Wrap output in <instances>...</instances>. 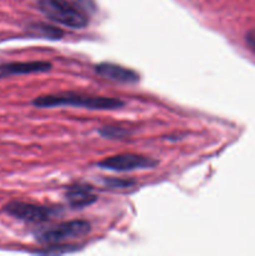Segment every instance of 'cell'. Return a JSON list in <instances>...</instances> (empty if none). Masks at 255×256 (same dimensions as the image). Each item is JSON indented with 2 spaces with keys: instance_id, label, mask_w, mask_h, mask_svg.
<instances>
[{
  "instance_id": "1",
  "label": "cell",
  "mask_w": 255,
  "mask_h": 256,
  "mask_svg": "<svg viewBox=\"0 0 255 256\" xmlns=\"http://www.w3.org/2000/svg\"><path fill=\"white\" fill-rule=\"evenodd\" d=\"M32 105L42 109L59 106L84 108L89 110H115L124 106V102L114 98L92 96V95L80 94V92H64L58 94H49L38 96L32 100Z\"/></svg>"
},
{
  "instance_id": "2",
  "label": "cell",
  "mask_w": 255,
  "mask_h": 256,
  "mask_svg": "<svg viewBox=\"0 0 255 256\" xmlns=\"http://www.w3.org/2000/svg\"><path fill=\"white\" fill-rule=\"evenodd\" d=\"M38 6L48 19L72 29H82L89 22L86 15L68 0H39Z\"/></svg>"
},
{
  "instance_id": "3",
  "label": "cell",
  "mask_w": 255,
  "mask_h": 256,
  "mask_svg": "<svg viewBox=\"0 0 255 256\" xmlns=\"http://www.w3.org/2000/svg\"><path fill=\"white\" fill-rule=\"evenodd\" d=\"M90 230V222L85 220H72L36 232V240L42 244H62L69 240L85 236L89 234Z\"/></svg>"
},
{
  "instance_id": "4",
  "label": "cell",
  "mask_w": 255,
  "mask_h": 256,
  "mask_svg": "<svg viewBox=\"0 0 255 256\" xmlns=\"http://www.w3.org/2000/svg\"><path fill=\"white\" fill-rule=\"evenodd\" d=\"M2 212L14 219L25 222H45L58 214V210L42 205L30 204L24 202H10L2 208Z\"/></svg>"
},
{
  "instance_id": "5",
  "label": "cell",
  "mask_w": 255,
  "mask_h": 256,
  "mask_svg": "<svg viewBox=\"0 0 255 256\" xmlns=\"http://www.w3.org/2000/svg\"><path fill=\"white\" fill-rule=\"evenodd\" d=\"M156 160L138 154H120L106 158L96 164L98 168L112 172H132V170L152 169L156 166Z\"/></svg>"
},
{
  "instance_id": "6",
  "label": "cell",
  "mask_w": 255,
  "mask_h": 256,
  "mask_svg": "<svg viewBox=\"0 0 255 256\" xmlns=\"http://www.w3.org/2000/svg\"><path fill=\"white\" fill-rule=\"evenodd\" d=\"M52 69V64L44 60H32V62H0V79L15 75H28L35 72H45Z\"/></svg>"
},
{
  "instance_id": "7",
  "label": "cell",
  "mask_w": 255,
  "mask_h": 256,
  "mask_svg": "<svg viewBox=\"0 0 255 256\" xmlns=\"http://www.w3.org/2000/svg\"><path fill=\"white\" fill-rule=\"evenodd\" d=\"M95 72L104 79L119 84H136L139 82V75L134 70L112 62H100L95 66Z\"/></svg>"
},
{
  "instance_id": "8",
  "label": "cell",
  "mask_w": 255,
  "mask_h": 256,
  "mask_svg": "<svg viewBox=\"0 0 255 256\" xmlns=\"http://www.w3.org/2000/svg\"><path fill=\"white\" fill-rule=\"evenodd\" d=\"M66 199L72 208H78V209H82L96 202V196L92 194V189L89 186H82V185L70 186L66 192Z\"/></svg>"
},
{
  "instance_id": "9",
  "label": "cell",
  "mask_w": 255,
  "mask_h": 256,
  "mask_svg": "<svg viewBox=\"0 0 255 256\" xmlns=\"http://www.w3.org/2000/svg\"><path fill=\"white\" fill-rule=\"evenodd\" d=\"M29 30L34 36L46 38V39H62L64 32L59 28L52 26V25L42 24V22H35V24L29 25Z\"/></svg>"
},
{
  "instance_id": "10",
  "label": "cell",
  "mask_w": 255,
  "mask_h": 256,
  "mask_svg": "<svg viewBox=\"0 0 255 256\" xmlns=\"http://www.w3.org/2000/svg\"><path fill=\"white\" fill-rule=\"evenodd\" d=\"M99 134L104 138H109V139H119V138L126 136L129 132L120 126H104L99 130Z\"/></svg>"
},
{
  "instance_id": "11",
  "label": "cell",
  "mask_w": 255,
  "mask_h": 256,
  "mask_svg": "<svg viewBox=\"0 0 255 256\" xmlns=\"http://www.w3.org/2000/svg\"><path fill=\"white\" fill-rule=\"evenodd\" d=\"M105 185L109 188H130L135 184L132 180H122V179H105Z\"/></svg>"
},
{
  "instance_id": "12",
  "label": "cell",
  "mask_w": 255,
  "mask_h": 256,
  "mask_svg": "<svg viewBox=\"0 0 255 256\" xmlns=\"http://www.w3.org/2000/svg\"><path fill=\"white\" fill-rule=\"evenodd\" d=\"M75 6H79V9L85 10V12H90V10H94V2L92 0H74Z\"/></svg>"
},
{
  "instance_id": "13",
  "label": "cell",
  "mask_w": 255,
  "mask_h": 256,
  "mask_svg": "<svg viewBox=\"0 0 255 256\" xmlns=\"http://www.w3.org/2000/svg\"><path fill=\"white\" fill-rule=\"evenodd\" d=\"M245 40H246L248 46H249L250 49H252V52H255V32H248L246 38H245Z\"/></svg>"
}]
</instances>
